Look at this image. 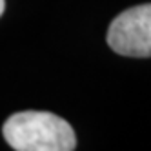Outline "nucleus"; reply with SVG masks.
Masks as SVG:
<instances>
[{
    "mask_svg": "<svg viewBox=\"0 0 151 151\" xmlns=\"http://www.w3.org/2000/svg\"><path fill=\"white\" fill-rule=\"evenodd\" d=\"M2 133L17 151H71L77 147L73 127L47 111H20L6 120Z\"/></svg>",
    "mask_w": 151,
    "mask_h": 151,
    "instance_id": "f257e3e1",
    "label": "nucleus"
},
{
    "mask_svg": "<svg viewBox=\"0 0 151 151\" xmlns=\"http://www.w3.org/2000/svg\"><path fill=\"white\" fill-rule=\"evenodd\" d=\"M109 47L124 57H151V4L135 6L118 15L107 29Z\"/></svg>",
    "mask_w": 151,
    "mask_h": 151,
    "instance_id": "f03ea898",
    "label": "nucleus"
},
{
    "mask_svg": "<svg viewBox=\"0 0 151 151\" xmlns=\"http://www.w3.org/2000/svg\"><path fill=\"white\" fill-rule=\"evenodd\" d=\"M4 9H6V0H0V17H2Z\"/></svg>",
    "mask_w": 151,
    "mask_h": 151,
    "instance_id": "7ed1b4c3",
    "label": "nucleus"
}]
</instances>
